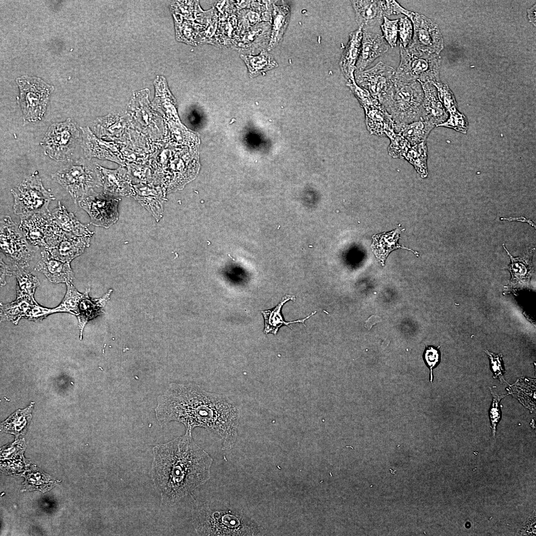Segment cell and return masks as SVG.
<instances>
[{
	"label": "cell",
	"mask_w": 536,
	"mask_h": 536,
	"mask_svg": "<svg viewBox=\"0 0 536 536\" xmlns=\"http://www.w3.org/2000/svg\"><path fill=\"white\" fill-rule=\"evenodd\" d=\"M13 274L9 267L7 266L0 258V285L3 286L6 284L5 277L6 276H11Z\"/></svg>",
	"instance_id": "obj_47"
},
{
	"label": "cell",
	"mask_w": 536,
	"mask_h": 536,
	"mask_svg": "<svg viewBox=\"0 0 536 536\" xmlns=\"http://www.w3.org/2000/svg\"><path fill=\"white\" fill-rule=\"evenodd\" d=\"M137 195L135 199L151 213L157 221L162 216L163 196L157 189L148 185L134 186Z\"/></svg>",
	"instance_id": "obj_28"
},
{
	"label": "cell",
	"mask_w": 536,
	"mask_h": 536,
	"mask_svg": "<svg viewBox=\"0 0 536 536\" xmlns=\"http://www.w3.org/2000/svg\"><path fill=\"white\" fill-rule=\"evenodd\" d=\"M424 97L420 83L394 78L378 101L390 115L395 125L405 124L421 120V107Z\"/></svg>",
	"instance_id": "obj_4"
},
{
	"label": "cell",
	"mask_w": 536,
	"mask_h": 536,
	"mask_svg": "<svg viewBox=\"0 0 536 536\" xmlns=\"http://www.w3.org/2000/svg\"><path fill=\"white\" fill-rule=\"evenodd\" d=\"M401 62L395 78L398 80L435 82L439 78L440 57L400 45Z\"/></svg>",
	"instance_id": "obj_8"
},
{
	"label": "cell",
	"mask_w": 536,
	"mask_h": 536,
	"mask_svg": "<svg viewBox=\"0 0 536 536\" xmlns=\"http://www.w3.org/2000/svg\"><path fill=\"white\" fill-rule=\"evenodd\" d=\"M248 68L249 75L254 77L278 66L273 57L267 51L263 50L257 56L242 55Z\"/></svg>",
	"instance_id": "obj_34"
},
{
	"label": "cell",
	"mask_w": 536,
	"mask_h": 536,
	"mask_svg": "<svg viewBox=\"0 0 536 536\" xmlns=\"http://www.w3.org/2000/svg\"><path fill=\"white\" fill-rule=\"evenodd\" d=\"M388 50V44L382 36L370 31L363 30L360 52L356 64V70H363Z\"/></svg>",
	"instance_id": "obj_20"
},
{
	"label": "cell",
	"mask_w": 536,
	"mask_h": 536,
	"mask_svg": "<svg viewBox=\"0 0 536 536\" xmlns=\"http://www.w3.org/2000/svg\"><path fill=\"white\" fill-rule=\"evenodd\" d=\"M484 351L489 359L490 367L493 374V378L498 379L501 383L506 382L504 375L505 370L502 359V354L493 353L487 350Z\"/></svg>",
	"instance_id": "obj_44"
},
{
	"label": "cell",
	"mask_w": 536,
	"mask_h": 536,
	"mask_svg": "<svg viewBox=\"0 0 536 536\" xmlns=\"http://www.w3.org/2000/svg\"><path fill=\"white\" fill-rule=\"evenodd\" d=\"M390 143L388 147L389 155L395 158L404 159L411 147L409 142L402 135L396 134L390 138Z\"/></svg>",
	"instance_id": "obj_37"
},
{
	"label": "cell",
	"mask_w": 536,
	"mask_h": 536,
	"mask_svg": "<svg viewBox=\"0 0 536 536\" xmlns=\"http://www.w3.org/2000/svg\"><path fill=\"white\" fill-rule=\"evenodd\" d=\"M13 273L17 281V293L27 295L34 298L35 290L39 285L38 278L25 269L16 268Z\"/></svg>",
	"instance_id": "obj_36"
},
{
	"label": "cell",
	"mask_w": 536,
	"mask_h": 536,
	"mask_svg": "<svg viewBox=\"0 0 536 536\" xmlns=\"http://www.w3.org/2000/svg\"><path fill=\"white\" fill-rule=\"evenodd\" d=\"M402 231V229L398 228L389 232H384L373 236V242L371 248L377 260L382 266L384 265L388 255L392 251L398 248H402L417 253L399 244L398 241Z\"/></svg>",
	"instance_id": "obj_26"
},
{
	"label": "cell",
	"mask_w": 536,
	"mask_h": 536,
	"mask_svg": "<svg viewBox=\"0 0 536 536\" xmlns=\"http://www.w3.org/2000/svg\"><path fill=\"white\" fill-rule=\"evenodd\" d=\"M383 18L384 22L381 26L383 33V37L391 47H395L397 45L399 20H390L386 16Z\"/></svg>",
	"instance_id": "obj_43"
},
{
	"label": "cell",
	"mask_w": 536,
	"mask_h": 536,
	"mask_svg": "<svg viewBox=\"0 0 536 536\" xmlns=\"http://www.w3.org/2000/svg\"><path fill=\"white\" fill-rule=\"evenodd\" d=\"M95 167L104 193L125 197L135 195L130 178L124 169L110 170L97 164Z\"/></svg>",
	"instance_id": "obj_18"
},
{
	"label": "cell",
	"mask_w": 536,
	"mask_h": 536,
	"mask_svg": "<svg viewBox=\"0 0 536 536\" xmlns=\"http://www.w3.org/2000/svg\"><path fill=\"white\" fill-rule=\"evenodd\" d=\"M356 22L363 30L370 29L382 23L384 15L382 0H351Z\"/></svg>",
	"instance_id": "obj_22"
},
{
	"label": "cell",
	"mask_w": 536,
	"mask_h": 536,
	"mask_svg": "<svg viewBox=\"0 0 536 536\" xmlns=\"http://www.w3.org/2000/svg\"><path fill=\"white\" fill-rule=\"evenodd\" d=\"M427 153L426 141H423L411 146L404 158L413 166L422 178L428 176Z\"/></svg>",
	"instance_id": "obj_35"
},
{
	"label": "cell",
	"mask_w": 536,
	"mask_h": 536,
	"mask_svg": "<svg viewBox=\"0 0 536 536\" xmlns=\"http://www.w3.org/2000/svg\"><path fill=\"white\" fill-rule=\"evenodd\" d=\"M55 309L39 305L31 297L17 293L16 299L8 304L0 303L1 321H11L16 324L21 318L40 321L48 315L54 313Z\"/></svg>",
	"instance_id": "obj_16"
},
{
	"label": "cell",
	"mask_w": 536,
	"mask_h": 536,
	"mask_svg": "<svg viewBox=\"0 0 536 536\" xmlns=\"http://www.w3.org/2000/svg\"><path fill=\"white\" fill-rule=\"evenodd\" d=\"M409 18L413 24L414 33L407 47L438 54L443 48V39L438 26L418 13L412 12Z\"/></svg>",
	"instance_id": "obj_15"
},
{
	"label": "cell",
	"mask_w": 536,
	"mask_h": 536,
	"mask_svg": "<svg viewBox=\"0 0 536 536\" xmlns=\"http://www.w3.org/2000/svg\"><path fill=\"white\" fill-rule=\"evenodd\" d=\"M295 296L293 295H286L282 298V300L274 308L267 311H262L265 319L264 333L266 334L271 333L275 335L279 327L282 325L288 326L290 324L295 323H301L304 325V322L309 317L314 315L316 311L303 319L286 322L283 320L280 311L283 305L288 300H294Z\"/></svg>",
	"instance_id": "obj_31"
},
{
	"label": "cell",
	"mask_w": 536,
	"mask_h": 536,
	"mask_svg": "<svg viewBox=\"0 0 536 536\" xmlns=\"http://www.w3.org/2000/svg\"><path fill=\"white\" fill-rule=\"evenodd\" d=\"M503 247L509 256L511 262L509 270L511 274V286L526 285L529 282L532 271V265L529 260L526 257H513L503 244Z\"/></svg>",
	"instance_id": "obj_33"
},
{
	"label": "cell",
	"mask_w": 536,
	"mask_h": 536,
	"mask_svg": "<svg viewBox=\"0 0 536 536\" xmlns=\"http://www.w3.org/2000/svg\"><path fill=\"white\" fill-rule=\"evenodd\" d=\"M80 131L75 123L68 118L63 122L52 124L40 142L44 153L51 159L59 161L68 160L73 154L80 139Z\"/></svg>",
	"instance_id": "obj_9"
},
{
	"label": "cell",
	"mask_w": 536,
	"mask_h": 536,
	"mask_svg": "<svg viewBox=\"0 0 536 536\" xmlns=\"http://www.w3.org/2000/svg\"><path fill=\"white\" fill-rule=\"evenodd\" d=\"M363 36V30L360 27L349 34L347 44L339 61L341 71L348 80L354 78V72L358 59Z\"/></svg>",
	"instance_id": "obj_24"
},
{
	"label": "cell",
	"mask_w": 536,
	"mask_h": 536,
	"mask_svg": "<svg viewBox=\"0 0 536 536\" xmlns=\"http://www.w3.org/2000/svg\"><path fill=\"white\" fill-rule=\"evenodd\" d=\"M383 9L384 16L403 14L409 18L412 12L401 6L395 0H383Z\"/></svg>",
	"instance_id": "obj_46"
},
{
	"label": "cell",
	"mask_w": 536,
	"mask_h": 536,
	"mask_svg": "<svg viewBox=\"0 0 536 536\" xmlns=\"http://www.w3.org/2000/svg\"><path fill=\"white\" fill-rule=\"evenodd\" d=\"M35 269L43 273L50 282L55 283H71L74 278L69 263L55 259L46 250L41 252V258Z\"/></svg>",
	"instance_id": "obj_21"
},
{
	"label": "cell",
	"mask_w": 536,
	"mask_h": 536,
	"mask_svg": "<svg viewBox=\"0 0 536 536\" xmlns=\"http://www.w3.org/2000/svg\"><path fill=\"white\" fill-rule=\"evenodd\" d=\"M492 396V402L489 410V417L491 423L493 437H495L496 428L502 417V412L500 402L506 395H500L496 393L490 388Z\"/></svg>",
	"instance_id": "obj_40"
},
{
	"label": "cell",
	"mask_w": 536,
	"mask_h": 536,
	"mask_svg": "<svg viewBox=\"0 0 536 536\" xmlns=\"http://www.w3.org/2000/svg\"><path fill=\"white\" fill-rule=\"evenodd\" d=\"M0 248L15 268L29 266L38 247L30 244L22 231L9 216L0 224Z\"/></svg>",
	"instance_id": "obj_11"
},
{
	"label": "cell",
	"mask_w": 536,
	"mask_h": 536,
	"mask_svg": "<svg viewBox=\"0 0 536 536\" xmlns=\"http://www.w3.org/2000/svg\"><path fill=\"white\" fill-rule=\"evenodd\" d=\"M191 431L153 448L151 477L162 502L173 505L210 478L212 458Z\"/></svg>",
	"instance_id": "obj_2"
},
{
	"label": "cell",
	"mask_w": 536,
	"mask_h": 536,
	"mask_svg": "<svg viewBox=\"0 0 536 536\" xmlns=\"http://www.w3.org/2000/svg\"><path fill=\"white\" fill-rule=\"evenodd\" d=\"M354 94L365 110L366 123L369 132L389 138L393 136L396 134L395 123L379 101L362 88H358Z\"/></svg>",
	"instance_id": "obj_14"
},
{
	"label": "cell",
	"mask_w": 536,
	"mask_h": 536,
	"mask_svg": "<svg viewBox=\"0 0 536 536\" xmlns=\"http://www.w3.org/2000/svg\"><path fill=\"white\" fill-rule=\"evenodd\" d=\"M120 201L114 196L91 190L77 203L88 214L91 224L109 228L118 219V206Z\"/></svg>",
	"instance_id": "obj_13"
},
{
	"label": "cell",
	"mask_w": 536,
	"mask_h": 536,
	"mask_svg": "<svg viewBox=\"0 0 536 536\" xmlns=\"http://www.w3.org/2000/svg\"><path fill=\"white\" fill-rule=\"evenodd\" d=\"M419 82L424 94L421 107V120L437 127L447 119L448 114L439 101L436 88L431 82Z\"/></svg>",
	"instance_id": "obj_19"
},
{
	"label": "cell",
	"mask_w": 536,
	"mask_h": 536,
	"mask_svg": "<svg viewBox=\"0 0 536 536\" xmlns=\"http://www.w3.org/2000/svg\"><path fill=\"white\" fill-rule=\"evenodd\" d=\"M450 116L443 123L437 127L451 128L463 134L467 133L469 122L466 117L457 110L450 112Z\"/></svg>",
	"instance_id": "obj_39"
},
{
	"label": "cell",
	"mask_w": 536,
	"mask_h": 536,
	"mask_svg": "<svg viewBox=\"0 0 536 536\" xmlns=\"http://www.w3.org/2000/svg\"><path fill=\"white\" fill-rule=\"evenodd\" d=\"M13 211L21 218L35 213H49L48 205L54 195L44 187L38 171L33 173L11 190Z\"/></svg>",
	"instance_id": "obj_7"
},
{
	"label": "cell",
	"mask_w": 536,
	"mask_h": 536,
	"mask_svg": "<svg viewBox=\"0 0 536 536\" xmlns=\"http://www.w3.org/2000/svg\"><path fill=\"white\" fill-rule=\"evenodd\" d=\"M273 25L268 49L274 48L282 40L283 35L288 26L290 8L289 5H281L273 4Z\"/></svg>",
	"instance_id": "obj_30"
},
{
	"label": "cell",
	"mask_w": 536,
	"mask_h": 536,
	"mask_svg": "<svg viewBox=\"0 0 536 536\" xmlns=\"http://www.w3.org/2000/svg\"><path fill=\"white\" fill-rule=\"evenodd\" d=\"M435 126L433 124L418 120L410 123L395 125V132L403 136L411 146L426 141L430 132Z\"/></svg>",
	"instance_id": "obj_29"
},
{
	"label": "cell",
	"mask_w": 536,
	"mask_h": 536,
	"mask_svg": "<svg viewBox=\"0 0 536 536\" xmlns=\"http://www.w3.org/2000/svg\"><path fill=\"white\" fill-rule=\"evenodd\" d=\"M51 175L53 181L62 186L75 203L95 187L102 186L95 166L83 159H70Z\"/></svg>",
	"instance_id": "obj_5"
},
{
	"label": "cell",
	"mask_w": 536,
	"mask_h": 536,
	"mask_svg": "<svg viewBox=\"0 0 536 536\" xmlns=\"http://www.w3.org/2000/svg\"><path fill=\"white\" fill-rule=\"evenodd\" d=\"M192 523L201 536H253L259 532L257 525L242 513L213 511L206 503L193 507Z\"/></svg>",
	"instance_id": "obj_3"
},
{
	"label": "cell",
	"mask_w": 536,
	"mask_h": 536,
	"mask_svg": "<svg viewBox=\"0 0 536 536\" xmlns=\"http://www.w3.org/2000/svg\"><path fill=\"white\" fill-rule=\"evenodd\" d=\"M54 221L64 231L76 236L91 237L93 232L81 223L72 213L68 212L59 201L51 214Z\"/></svg>",
	"instance_id": "obj_27"
},
{
	"label": "cell",
	"mask_w": 536,
	"mask_h": 536,
	"mask_svg": "<svg viewBox=\"0 0 536 536\" xmlns=\"http://www.w3.org/2000/svg\"><path fill=\"white\" fill-rule=\"evenodd\" d=\"M67 290L60 305L55 308L56 312H68L77 316L80 329V337L86 324L90 320L105 312V306L112 292L110 289L102 297L93 299L88 293L90 288L83 293L79 292L71 283H67Z\"/></svg>",
	"instance_id": "obj_10"
},
{
	"label": "cell",
	"mask_w": 536,
	"mask_h": 536,
	"mask_svg": "<svg viewBox=\"0 0 536 536\" xmlns=\"http://www.w3.org/2000/svg\"><path fill=\"white\" fill-rule=\"evenodd\" d=\"M439 348L440 346L435 347L432 345H426L422 355L424 362L430 370V381L431 383H432L433 380V370L439 365L441 360V353Z\"/></svg>",
	"instance_id": "obj_42"
},
{
	"label": "cell",
	"mask_w": 536,
	"mask_h": 536,
	"mask_svg": "<svg viewBox=\"0 0 536 536\" xmlns=\"http://www.w3.org/2000/svg\"><path fill=\"white\" fill-rule=\"evenodd\" d=\"M16 81L20 91L18 102L24 123L28 124L40 121L46 111L54 86L39 77L26 75L18 77Z\"/></svg>",
	"instance_id": "obj_6"
},
{
	"label": "cell",
	"mask_w": 536,
	"mask_h": 536,
	"mask_svg": "<svg viewBox=\"0 0 536 536\" xmlns=\"http://www.w3.org/2000/svg\"><path fill=\"white\" fill-rule=\"evenodd\" d=\"M501 219H507V220H509V221L518 220V221H522V222H527L529 224H531L533 226L535 227V224L532 221H531L530 219H527L525 217H522V216L521 217H519V218L518 217H515V218L514 217H509V218H501Z\"/></svg>",
	"instance_id": "obj_48"
},
{
	"label": "cell",
	"mask_w": 536,
	"mask_h": 536,
	"mask_svg": "<svg viewBox=\"0 0 536 536\" xmlns=\"http://www.w3.org/2000/svg\"><path fill=\"white\" fill-rule=\"evenodd\" d=\"M19 228L31 244L44 247L46 249L56 246L64 239L72 235L54 221L50 213H35L21 218Z\"/></svg>",
	"instance_id": "obj_12"
},
{
	"label": "cell",
	"mask_w": 536,
	"mask_h": 536,
	"mask_svg": "<svg viewBox=\"0 0 536 536\" xmlns=\"http://www.w3.org/2000/svg\"><path fill=\"white\" fill-rule=\"evenodd\" d=\"M44 473L40 471L29 472L25 481L26 487L29 489H38L46 491L53 485V481Z\"/></svg>",
	"instance_id": "obj_38"
},
{
	"label": "cell",
	"mask_w": 536,
	"mask_h": 536,
	"mask_svg": "<svg viewBox=\"0 0 536 536\" xmlns=\"http://www.w3.org/2000/svg\"><path fill=\"white\" fill-rule=\"evenodd\" d=\"M399 30L400 45L403 47H407L412 40V24L410 19L405 17L401 18L399 20Z\"/></svg>",
	"instance_id": "obj_45"
},
{
	"label": "cell",
	"mask_w": 536,
	"mask_h": 536,
	"mask_svg": "<svg viewBox=\"0 0 536 536\" xmlns=\"http://www.w3.org/2000/svg\"><path fill=\"white\" fill-rule=\"evenodd\" d=\"M90 238L72 235L62 240L56 246L46 250L55 259L69 263L89 246Z\"/></svg>",
	"instance_id": "obj_23"
},
{
	"label": "cell",
	"mask_w": 536,
	"mask_h": 536,
	"mask_svg": "<svg viewBox=\"0 0 536 536\" xmlns=\"http://www.w3.org/2000/svg\"><path fill=\"white\" fill-rule=\"evenodd\" d=\"M80 129L82 132V148L87 159L96 157L116 160L112 144L98 138L88 127H80Z\"/></svg>",
	"instance_id": "obj_25"
},
{
	"label": "cell",
	"mask_w": 536,
	"mask_h": 536,
	"mask_svg": "<svg viewBox=\"0 0 536 536\" xmlns=\"http://www.w3.org/2000/svg\"><path fill=\"white\" fill-rule=\"evenodd\" d=\"M155 415L161 425L175 421L192 432L201 427L219 436L222 449L235 445L240 413L224 395L207 392L195 384L171 383L157 399Z\"/></svg>",
	"instance_id": "obj_1"
},
{
	"label": "cell",
	"mask_w": 536,
	"mask_h": 536,
	"mask_svg": "<svg viewBox=\"0 0 536 536\" xmlns=\"http://www.w3.org/2000/svg\"><path fill=\"white\" fill-rule=\"evenodd\" d=\"M33 402L23 409H18L1 423V431L14 434L16 437L25 433L32 418Z\"/></svg>",
	"instance_id": "obj_32"
},
{
	"label": "cell",
	"mask_w": 536,
	"mask_h": 536,
	"mask_svg": "<svg viewBox=\"0 0 536 536\" xmlns=\"http://www.w3.org/2000/svg\"><path fill=\"white\" fill-rule=\"evenodd\" d=\"M395 73L393 67L380 62L370 69L356 70L355 82L378 100L392 83Z\"/></svg>",
	"instance_id": "obj_17"
},
{
	"label": "cell",
	"mask_w": 536,
	"mask_h": 536,
	"mask_svg": "<svg viewBox=\"0 0 536 536\" xmlns=\"http://www.w3.org/2000/svg\"><path fill=\"white\" fill-rule=\"evenodd\" d=\"M437 89L439 101L447 111L451 112L456 110V103L452 92L448 87L437 81L431 82Z\"/></svg>",
	"instance_id": "obj_41"
}]
</instances>
